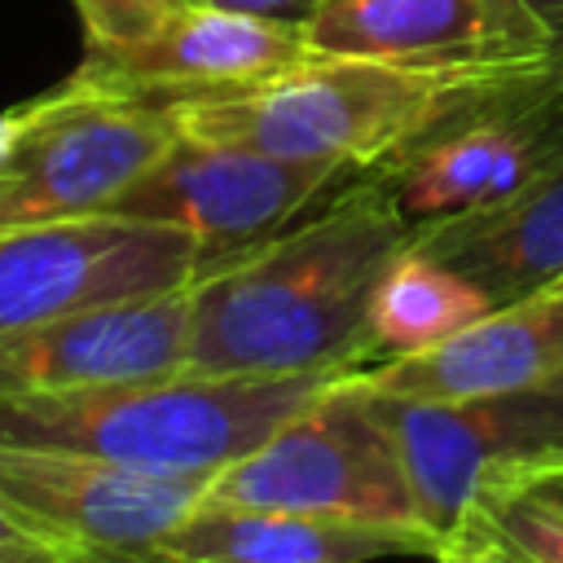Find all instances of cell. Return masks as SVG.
<instances>
[{
  "label": "cell",
  "mask_w": 563,
  "mask_h": 563,
  "mask_svg": "<svg viewBox=\"0 0 563 563\" xmlns=\"http://www.w3.org/2000/svg\"><path fill=\"white\" fill-rule=\"evenodd\" d=\"M413 220L378 172H361L295 224L189 282V369L352 374L374 365L369 295Z\"/></svg>",
  "instance_id": "1"
},
{
  "label": "cell",
  "mask_w": 563,
  "mask_h": 563,
  "mask_svg": "<svg viewBox=\"0 0 563 563\" xmlns=\"http://www.w3.org/2000/svg\"><path fill=\"white\" fill-rule=\"evenodd\" d=\"M339 374H202L0 391V444L70 449L145 475L216 479Z\"/></svg>",
  "instance_id": "2"
},
{
  "label": "cell",
  "mask_w": 563,
  "mask_h": 563,
  "mask_svg": "<svg viewBox=\"0 0 563 563\" xmlns=\"http://www.w3.org/2000/svg\"><path fill=\"white\" fill-rule=\"evenodd\" d=\"M471 92L475 84L312 48L251 88L180 101L172 106V119L180 136L374 172L431 132Z\"/></svg>",
  "instance_id": "3"
},
{
  "label": "cell",
  "mask_w": 563,
  "mask_h": 563,
  "mask_svg": "<svg viewBox=\"0 0 563 563\" xmlns=\"http://www.w3.org/2000/svg\"><path fill=\"white\" fill-rule=\"evenodd\" d=\"M207 497L268 510L352 515L422 528L418 493L361 369L339 374L268 440L229 462Z\"/></svg>",
  "instance_id": "4"
},
{
  "label": "cell",
  "mask_w": 563,
  "mask_h": 563,
  "mask_svg": "<svg viewBox=\"0 0 563 563\" xmlns=\"http://www.w3.org/2000/svg\"><path fill=\"white\" fill-rule=\"evenodd\" d=\"M374 400L440 550L501 484L563 462V374L479 396H396L374 387Z\"/></svg>",
  "instance_id": "5"
},
{
  "label": "cell",
  "mask_w": 563,
  "mask_h": 563,
  "mask_svg": "<svg viewBox=\"0 0 563 563\" xmlns=\"http://www.w3.org/2000/svg\"><path fill=\"white\" fill-rule=\"evenodd\" d=\"M22 128L0 163V233L44 220L110 216V207L176 145L167 106L119 97L66 75L18 101Z\"/></svg>",
  "instance_id": "6"
},
{
  "label": "cell",
  "mask_w": 563,
  "mask_h": 563,
  "mask_svg": "<svg viewBox=\"0 0 563 563\" xmlns=\"http://www.w3.org/2000/svg\"><path fill=\"white\" fill-rule=\"evenodd\" d=\"M194 233L136 216L44 220L0 233V339L84 308L167 295L207 268Z\"/></svg>",
  "instance_id": "7"
},
{
  "label": "cell",
  "mask_w": 563,
  "mask_h": 563,
  "mask_svg": "<svg viewBox=\"0 0 563 563\" xmlns=\"http://www.w3.org/2000/svg\"><path fill=\"white\" fill-rule=\"evenodd\" d=\"M356 176L361 172L339 163H299L233 141L176 136V145L110 207V216L176 224L194 233L216 264L295 224Z\"/></svg>",
  "instance_id": "8"
},
{
  "label": "cell",
  "mask_w": 563,
  "mask_h": 563,
  "mask_svg": "<svg viewBox=\"0 0 563 563\" xmlns=\"http://www.w3.org/2000/svg\"><path fill=\"white\" fill-rule=\"evenodd\" d=\"M317 53H347L457 84H510L550 66V35L523 0H317Z\"/></svg>",
  "instance_id": "9"
},
{
  "label": "cell",
  "mask_w": 563,
  "mask_h": 563,
  "mask_svg": "<svg viewBox=\"0 0 563 563\" xmlns=\"http://www.w3.org/2000/svg\"><path fill=\"white\" fill-rule=\"evenodd\" d=\"M207 488L211 479L145 475L70 449L0 444V506L101 563H158V545Z\"/></svg>",
  "instance_id": "10"
},
{
  "label": "cell",
  "mask_w": 563,
  "mask_h": 563,
  "mask_svg": "<svg viewBox=\"0 0 563 563\" xmlns=\"http://www.w3.org/2000/svg\"><path fill=\"white\" fill-rule=\"evenodd\" d=\"M308 53L312 44L303 22L189 0L136 40L84 44V62L70 75L79 84L172 110L180 101L251 88Z\"/></svg>",
  "instance_id": "11"
},
{
  "label": "cell",
  "mask_w": 563,
  "mask_h": 563,
  "mask_svg": "<svg viewBox=\"0 0 563 563\" xmlns=\"http://www.w3.org/2000/svg\"><path fill=\"white\" fill-rule=\"evenodd\" d=\"M194 295L119 299L0 339V391H62L189 369Z\"/></svg>",
  "instance_id": "12"
},
{
  "label": "cell",
  "mask_w": 563,
  "mask_h": 563,
  "mask_svg": "<svg viewBox=\"0 0 563 563\" xmlns=\"http://www.w3.org/2000/svg\"><path fill=\"white\" fill-rule=\"evenodd\" d=\"M391 554H431L440 541L422 528L268 510L202 497L158 545V563H374Z\"/></svg>",
  "instance_id": "13"
},
{
  "label": "cell",
  "mask_w": 563,
  "mask_h": 563,
  "mask_svg": "<svg viewBox=\"0 0 563 563\" xmlns=\"http://www.w3.org/2000/svg\"><path fill=\"white\" fill-rule=\"evenodd\" d=\"M378 391L396 396H479L528 387L563 374V277L497 303L449 343L391 356L361 369Z\"/></svg>",
  "instance_id": "14"
},
{
  "label": "cell",
  "mask_w": 563,
  "mask_h": 563,
  "mask_svg": "<svg viewBox=\"0 0 563 563\" xmlns=\"http://www.w3.org/2000/svg\"><path fill=\"white\" fill-rule=\"evenodd\" d=\"M374 172L391 189L396 207L413 224H427L493 207L519 194L541 167L528 132L510 114L462 106Z\"/></svg>",
  "instance_id": "15"
},
{
  "label": "cell",
  "mask_w": 563,
  "mask_h": 563,
  "mask_svg": "<svg viewBox=\"0 0 563 563\" xmlns=\"http://www.w3.org/2000/svg\"><path fill=\"white\" fill-rule=\"evenodd\" d=\"M418 251L444 260L462 277H471L493 308L523 299L563 277V158L541 167L519 194L413 224L409 238Z\"/></svg>",
  "instance_id": "16"
},
{
  "label": "cell",
  "mask_w": 563,
  "mask_h": 563,
  "mask_svg": "<svg viewBox=\"0 0 563 563\" xmlns=\"http://www.w3.org/2000/svg\"><path fill=\"white\" fill-rule=\"evenodd\" d=\"M484 312H493V299L471 277L405 242L369 295L374 365L391 356L431 352L475 325Z\"/></svg>",
  "instance_id": "17"
},
{
  "label": "cell",
  "mask_w": 563,
  "mask_h": 563,
  "mask_svg": "<svg viewBox=\"0 0 563 563\" xmlns=\"http://www.w3.org/2000/svg\"><path fill=\"white\" fill-rule=\"evenodd\" d=\"M462 106H484V110L510 114V119L528 132V141H532V150H537V167H550V163L563 158V70L479 88V92H471ZM462 106H457V110H462Z\"/></svg>",
  "instance_id": "18"
},
{
  "label": "cell",
  "mask_w": 563,
  "mask_h": 563,
  "mask_svg": "<svg viewBox=\"0 0 563 563\" xmlns=\"http://www.w3.org/2000/svg\"><path fill=\"white\" fill-rule=\"evenodd\" d=\"M471 519H484L532 563H563V510L523 488H497Z\"/></svg>",
  "instance_id": "19"
},
{
  "label": "cell",
  "mask_w": 563,
  "mask_h": 563,
  "mask_svg": "<svg viewBox=\"0 0 563 563\" xmlns=\"http://www.w3.org/2000/svg\"><path fill=\"white\" fill-rule=\"evenodd\" d=\"M84 22V44H123L154 31L189 0H70Z\"/></svg>",
  "instance_id": "20"
},
{
  "label": "cell",
  "mask_w": 563,
  "mask_h": 563,
  "mask_svg": "<svg viewBox=\"0 0 563 563\" xmlns=\"http://www.w3.org/2000/svg\"><path fill=\"white\" fill-rule=\"evenodd\" d=\"M0 563H101V559L35 532L9 506H0Z\"/></svg>",
  "instance_id": "21"
},
{
  "label": "cell",
  "mask_w": 563,
  "mask_h": 563,
  "mask_svg": "<svg viewBox=\"0 0 563 563\" xmlns=\"http://www.w3.org/2000/svg\"><path fill=\"white\" fill-rule=\"evenodd\" d=\"M440 563H532L523 550H515L506 537H497L484 519H471L444 550Z\"/></svg>",
  "instance_id": "22"
},
{
  "label": "cell",
  "mask_w": 563,
  "mask_h": 563,
  "mask_svg": "<svg viewBox=\"0 0 563 563\" xmlns=\"http://www.w3.org/2000/svg\"><path fill=\"white\" fill-rule=\"evenodd\" d=\"M523 9L541 22V31L550 35V66L541 75L563 70V0H523ZM532 79V75H528Z\"/></svg>",
  "instance_id": "23"
},
{
  "label": "cell",
  "mask_w": 563,
  "mask_h": 563,
  "mask_svg": "<svg viewBox=\"0 0 563 563\" xmlns=\"http://www.w3.org/2000/svg\"><path fill=\"white\" fill-rule=\"evenodd\" d=\"M216 9H242V13H264V18H286V22H308L317 0H198Z\"/></svg>",
  "instance_id": "24"
},
{
  "label": "cell",
  "mask_w": 563,
  "mask_h": 563,
  "mask_svg": "<svg viewBox=\"0 0 563 563\" xmlns=\"http://www.w3.org/2000/svg\"><path fill=\"white\" fill-rule=\"evenodd\" d=\"M501 488H523V493L550 501L554 510H563V462L541 466V471H528V475H519V479H510V484H501Z\"/></svg>",
  "instance_id": "25"
},
{
  "label": "cell",
  "mask_w": 563,
  "mask_h": 563,
  "mask_svg": "<svg viewBox=\"0 0 563 563\" xmlns=\"http://www.w3.org/2000/svg\"><path fill=\"white\" fill-rule=\"evenodd\" d=\"M18 128H22V114H18V106L0 110V163H4V154L13 150V136H18Z\"/></svg>",
  "instance_id": "26"
}]
</instances>
